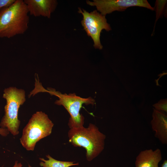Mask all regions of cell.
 <instances>
[{
    "label": "cell",
    "instance_id": "1",
    "mask_svg": "<svg viewBox=\"0 0 167 167\" xmlns=\"http://www.w3.org/2000/svg\"><path fill=\"white\" fill-rule=\"evenodd\" d=\"M28 13L23 0H15L11 5L2 10L0 11V37L9 38L24 34L28 27Z\"/></svg>",
    "mask_w": 167,
    "mask_h": 167
},
{
    "label": "cell",
    "instance_id": "2",
    "mask_svg": "<svg viewBox=\"0 0 167 167\" xmlns=\"http://www.w3.org/2000/svg\"><path fill=\"white\" fill-rule=\"evenodd\" d=\"M68 134L69 142L73 146L85 149L88 161L98 156L104 148L106 135L92 123H90L87 128L70 129Z\"/></svg>",
    "mask_w": 167,
    "mask_h": 167
},
{
    "label": "cell",
    "instance_id": "3",
    "mask_svg": "<svg viewBox=\"0 0 167 167\" xmlns=\"http://www.w3.org/2000/svg\"><path fill=\"white\" fill-rule=\"evenodd\" d=\"M54 125L47 114L41 111L36 112L23 129L21 144L27 150L34 151L38 142L51 134Z\"/></svg>",
    "mask_w": 167,
    "mask_h": 167
},
{
    "label": "cell",
    "instance_id": "4",
    "mask_svg": "<svg viewBox=\"0 0 167 167\" xmlns=\"http://www.w3.org/2000/svg\"><path fill=\"white\" fill-rule=\"evenodd\" d=\"M2 97L6 100V104L0 126L7 129L14 136L17 135L19 133L20 123L18 118L19 110L26 101L25 91L22 89L10 87L4 89Z\"/></svg>",
    "mask_w": 167,
    "mask_h": 167
},
{
    "label": "cell",
    "instance_id": "5",
    "mask_svg": "<svg viewBox=\"0 0 167 167\" xmlns=\"http://www.w3.org/2000/svg\"><path fill=\"white\" fill-rule=\"evenodd\" d=\"M45 92L51 95L58 97L59 99L56 100L55 104L58 105H62L69 113L70 117L68 125L70 129L80 128L84 126V118L80 111L83 104L93 105L95 100L91 97L83 98L76 95L75 93L62 94L52 88H48Z\"/></svg>",
    "mask_w": 167,
    "mask_h": 167
},
{
    "label": "cell",
    "instance_id": "6",
    "mask_svg": "<svg viewBox=\"0 0 167 167\" xmlns=\"http://www.w3.org/2000/svg\"><path fill=\"white\" fill-rule=\"evenodd\" d=\"M78 12L83 16L81 24L87 35L93 40V46L96 49H101L103 46L100 41V34L103 29L107 31L111 30L107 22L105 16L94 10L90 13L84 9L79 8Z\"/></svg>",
    "mask_w": 167,
    "mask_h": 167
},
{
    "label": "cell",
    "instance_id": "7",
    "mask_svg": "<svg viewBox=\"0 0 167 167\" xmlns=\"http://www.w3.org/2000/svg\"><path fill=\"white\" fill-rule=\"evenodd\" d=\"M87 3L92 6H96L101 14L105 16L115 11H123L127 8L137 6L146 8L154 10L146 0H93L87 1Z\"/></svg>",
    "mask_w": 167,
    "mask_h": 167
},
{
    "label": "cell",
    "instance_id": "8",
    "mask_svg": "<svg viewBox=\"0 0 167 167\" xmlns=\"http://www.w3.org/2000/svg\"><path fill=\"white\" fill-rule=\"evenodd\" d=\"M30 15L35 17L41 16L50 17L55 10L57 2L55 0H24Z\"/></svg>",
    "mask_w": 167,
    "mask_h": 167
},
{
    "label": "cell",
    "instance_id": "9",
    "mask_svg": "<svg viewBox=\"0 0 167 167\" xmlns=\"http://www.w3.org/2000/svg\"><path fill=\"white\" fill-rule=\"evenodd\" d=\"M152 119L151 121L155 136L163 144H167V116L161 111L153 108Z\"/></svg>",
    "mask_w": 167,
    "mask_h": 167
},
{
    "label": "cell",
    "instance_id": "10",
    "mask_svg": "<svg viewBox=\"0 0 167 167\" xmlns=\"http://www.w3.org/2000/svg\"><path fill=\"white\" fill-rule=\"evenodd\" d=\"M162 160L161 150L146 149L141 151L136 157L135 167H158Z\"/></svg>",
    "mask_w": 167,
    "mask_h": 167
},
{
    "label": "cell",
    "instance_id": "11",
    "mask_svg": "<svg viewBox=\"0 0 167 167\" xmlns=\"http://www.w3.org/2000/svg\"><path fill=\"white\" fill-rule=\"evenodd\" d=\"M48 158L46 160L43 158H40L41 161L40 163V165L42 167H70L72 166L79 165L78 163H74V161H66L57 160L55 159L49 155L46 156Z\"/></svg>",
    "mask_w": 167,
    "mask_h": 167
},
{
    "label": "cell",
    "instance_id": "12",
    "mask_svg": "<svg viewBox=\"0 0 167 167\" xmlns=\"http://www.w3.org/2000/svg\"><path fill=\"white\" fill-rule=\"evenodd\" d=\"M166 0H156V20L157 21L158 18L161 16L163 12Z\"/></svg>",
    "mask_w": 167,
    "mask_h": 167
},
{
    "label": "cell",
    "instance_id": "13",
    "mask_svg": "<svg viewBox=\"0 0 167 167\" xmlns=\"http://www.w3.org/2000/svg\"><path fill=\"white\" fill-rule=\"evenodd\" d=\"M155 109L159 111H164L167 113V99H161L158 102L153 105Z\"/></svg>",
    "mask_w": 167,
    "mask_h": 167
},
{
    "label": "cell",
    "instance_id": "14",
    "mask_svg": "<svg viewBox=\"0 0 167 167\" xmlns=\"http://www.w3.org/2000/svg\"><path fill=\"white\" fill-rule=\"evenodd\" d=\"M15 0H0V11L11 5Z\"/></svg>",
    "mask_w": 167,
    "mask_h": 167
},
{
    "label": "cell",
    "instance_id": "15",
    "mask_svg": "<svg viewBox=\"0 0 167 167\" xmlns=\"http://www.w3.org/2000/svg\"><path fill=\"white\" fill-rule=\"evenodd\" d=\"M9 131L6 128L0 127V135L4 137H6L9 134Z\"/></svg>",
    "mask_w": 167,
    "mask_h": 167
},
{
    "label": "cell",
    "instance_id": "16",
    "mask_svg": "<svg viewBox=\"0 0 167 167\" xmlns=\"http://www.w3.org/2000/svg\"><path fill=\"white\" fill-rule=\"evenodd\" d=\"M22 165L21 163L18 162V161H16L15 164L12 167H22ZM28 167H32L29 165H28Z\"/></svg>",
    "mask_w": 167,
    "mask_h": 167
},
{
    "label": "cell",
    "instance_id": "17",
    "mask_svg": "<svg viewBox=\"0 0 167 167\" xmlns=\"http://www.w3.org/2000/svg\"><path fill=\"white\" fill-rule=\"evenodd\" d=\"M161 167H167V161L165 160L163 162Z\"/></svg>",
    "mask_w": 167,
    "mask_h": 167
}]
</instances>
